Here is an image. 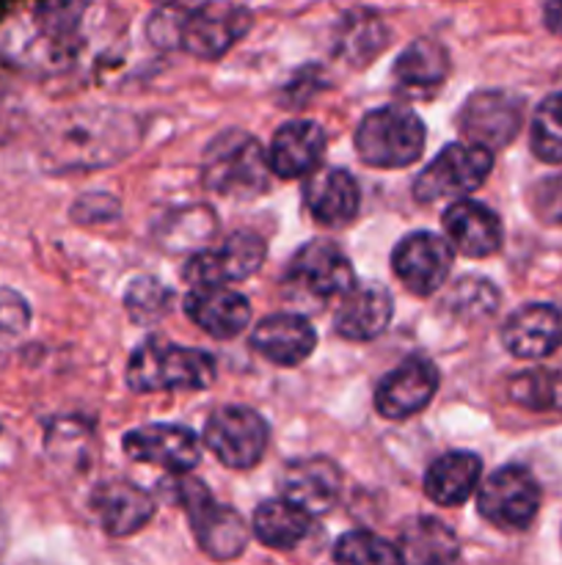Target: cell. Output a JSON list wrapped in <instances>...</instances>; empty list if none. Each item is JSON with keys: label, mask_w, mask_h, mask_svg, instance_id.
Wrapping results in <instances>:
<instances>
[{"label": "cell", "mask_w": 562, "mask_h": 565, "mask_svg": "<svg viewBox=\"0 0 562 565\" xmlns=\"http://www.w3.org/2000/svg\"><path fill=\"white\" fill-rule=\"evenodd\" d=\"M102 31V0H0V61L20 72L64 75Z\"/></svg>", "instance_id": "obj_1"}, {"label": "cell", "mask_w": 562, "mask_h": 565, "mask_svg": "<svg viewBox=\"0 0 562 565\" xmlns=\"http://www.w3.org/2000/svg\"><path fill=\"white\" fill-rule=\"evenodd\" d=\"M138 121L125 110L77 108L55 116L42 141L44 163L53 171L102 169L132 152Z\"/></svg>", "instance_id": "obj_2"}, {"label": "cell", "mask_w": 562, "mask_h": 565, "mask_svg": "<svg viewBox=\"0 0 562 565\" xmlns=\"http://www.w3.org/2000/svg\"><path fill=\"white\" fill-rule=\"evenodd\" d=\"M251 28V14L229 0H207V3L163 6L149 20L147 31L160 47H182L202 61H215L229 53Z\"/></svg>", "instance_id": "obj_3"}, {"label": "cell", "mask_w": 562, "mask_h": 565, "mask_svg": "<svg viewBox=\"0 0 562 565\" xmlns=\"http://www.w3.org/2000/svg\"><path fill=\"white\" fill-rule=\"evenodd\" d=\"M215 359L207 351L182 348L163 337H149L127 362V386L132 392H202L215 384Z\"/></svg>", "instance_id": "obj_4"}, {"label": "cell", "mask_w": 562, "mask_h": 565, "mask_svg": "<svg viewBox=\"0 0 562 565\" xmlns=\"http://www.w3.org/2000/svg\"><path fill=\"white\" fill-rule=\"evenodd\" d=\"M270 158L262 143L242 130H226L204 152L202 180L207 191L231 199H253L268 191Z\"/></svg>", "instance_id": "obj_5"}, {"label": "cell", "mask_w": 562, "mask_h": 565, "mask_svg": "<svg viewBox=\"0 0 562 565\" xmlns=\"http://www.w3.org/2000/svg\"><path fill=\"white\" fill-rule=\"evenodd\" d=\"M424 125L406 105L369 110L356 130L358 158L375 169H406L422 158Z\"/></svg>", "instance_id": "obj_6"}, {"label": "cell", "mask_w": 562, "mask_h": 565, "mask_svg": "<svg viewBox=\"0 0 562 565\" xmlns=\"http://www.w3.org/2000/svg\"><path fill=\"white\" fill-rule=\"evenodd\" d=\"M176 502L191 516L193 535L204 555H209L213 561H235L237 555H242L248 544L246 522L237 511L215 502L207 486L198 480H182L176 486Z\"/></svg>", "instance_id": "obj_7"}, {"label": "cell", "mask_w": 562, "mask_h": 565, "mask_svg": "<svg viewBox=\"0 0 562 565\" xmlns=\"http://www.w3.org/2000/svg\"><path fill=\"white\" fill-rule=\"evenodd\" d=\"M494 169V152L479 143H450L441 149L428 169L413 182V199L422 204L441 202V199H461L477 191L488 180Z\"/></svg>", "instance_id": "obj_8"}, {"label": "cell", "mask_w": 562, "mask_h": 565, "mask_svg": "<svg viewBox=\"0 0 562 565\" xmlns=\"http://www.w3.org/2000/svg\"><path fill=\"white\" fill-rule=\"evenodd\" d=\"M268 423L248 406H224L204 425V445L224 467L251 469L268 450Z\"/></svg>", "instance_id": "obj_9"}, {"label": "cell", "mask_w": 562, "mask_h": 565, "mask_svg": "<svg viewBox=\"0 0 562 565\" xmlns=\"http://www.w3.org/2000/svg\"><path fill=\"white\" fill-rule=\"evenodd\" d=\"M477 511L501 530H523L540 508V486L523 467H501L477 486Z\"/></svg>", "instance_id": "obj_10"}, {"label": "cell", "mask_w": 562, "mask_h": 565, "mask_svg": "<svg viewBox=\"0 0 562 565\" xmlns=\"http://www.w3.org/2000/svg\"><path fill=\"white\" fill-rule=\"evenodd\" d=\"M284 281L290 290L303 298H312V301L342 298L356 285L350 259L331 241H312L298 248V254L287 265Z\"/></svg>", "instance_id": "obj_11"}, {"label": "cell", "mask_w": 562, "mask_h": 565, "mask_svg": "<svg viewBox=\"0 0 562 565\" xmlns=\"http://www.w3.org/2000/svg\"><path fill=\"white\" fill-rule=\"evenodd\" d=\"M264 263V241L253 232H235L218 248L193 254L185 263L187 285L207 287V285H231L257 274Z\"/></svg>", "instance_id": "obj_12"}, {"label": "cell", "mask_w": 562, "mask_h": 565, "mask_svg": "<svg viewBox=\"0 0 562 565\" xmlns=\"http://www.w3.org/2000/svg\"><path fill=\"white\" fill-rule=\"evenodd\" d=\"M452 246L433 232H413L397 243L391 268L406 290L417 296H433L452 274Z\"/></svg>", "instance_id": "obj_13"}, {"label": "cell", "mask_w": 562, "mask_h": 565, "mask_svg": "<svg viewBox=\"0 0 562 565\" xmlns=\"http://www.w3.org/2000/svg\"><path fill=\"white\" fill-rule=\"evenodd\" d=\"M523 121V103L507 92H477L466 99L457 127L466 141L485 149L507 147Z\"/></svg>", "instance_id": "obj_14"}, {"label": "cell", "mask_w": 562, "mask_h": 565, "mask_svg": "<svg viewBox=\"0 0 562 565\" xmlns=\"http://www.w3.org/2000/svg\"><path fill=\"white\" fill-rule=\"evenodd\" d=\"M127 456L138 463H152L165 472L185 475L202 461L196 434L185 425H143L121 439Z\"/></svg>", "instance_id": "obj_15"}, {"label": "cell", "mask_w": 562, "mask_h": 565, "mask_svg": "<svg viewBox=\"0 0 562 565\" xmlns=\"http://www.w3.org/2000/svg\"><path fill=\"white\" fill-rule=\"evenodd\" d=\"M439 390V370L430 359L411 356L391 370L375 390V408L386 419H408L422 412Z\"/></svg>", "instance_id": "obj_16"}, {"label": "cell", "mask_w": 562, "mask_h": 565, "mask_svg": "<svg viewBox=\"0 0 562 565\" xmlns=\"http://www.w3.org/2000/svg\"><path fill=\"white\" fill-rule=\"evenodd\" d=\"M279 491L312 516H323L339 502L342 472L323 456L295 458L279 472Z\"/></svg>", "instance_id": "obj_17"}, {"label": "cell", "mask_w": 562, "mask_h": 565, "mask_svg": "<svg viewBox=\"0 0 562 565\" xmlns=\"http://www.w3.org/2000/svg\"><path fill=\"white\" fill-rule=\"evenodd\" d=\"M501 342L516 359H545L562 348V307L527 303L501 326Z\"/></svg>", "instance_id": "obj_18"}, {"label": "cell", "mask_w": 562, "mask_h": 565, "mask_svg": "<svg viewBox=\"0 0 562 565\" xmlns=\"http://www.w3.org/2000/svg\"><path fill=\"white\" fill-rule=\"evenodd\" d=\"M391 315H395V303H391L389 290L378 281H364V285H353L342 296L334 329L342 340L367 342L383 334L386 326L391 323Z\"/></svg>", "instance_id": "obj_19"}, {"label": "cell", "mask_w": 562, "mask_h": 565, "mask_svg": "<svg viewBox=\"0 0 562 565\" xmlns=\"http://www.w3.org/2000/svg\"><path fill=\"white\" fill-rule=\"evenodd\" d=\"M314 345H317V334H314L312 323L292 312L268 315L251 331L253 351L279 367H298L312 356Z\"/></svg>", "instance_id": "obj_20"}, {"label": "cell", "mask_w": 562, "mask_h": 565, "mask_svg": "<svg viewBox=\"0 0 562 565\" xmlns=\"http://www.w3.org/2000/svg\"><path fill=\"white\" fill-rule=\"evenodd\" d=\"M185 315L215 340H235L251 320V303L246 296L226 285L196 287L185 298Z\"/></svg>", "instance_id": "obj_21"}, {"label": "cell", "mask_w": 562, "mask_h": 565, "mask_svg": "<svg viewBox=\"0 0 562 565\" xmlns=\"http://www.w3.org/2000/svg\"><path fill=\"white\" fill-rule=\"evenodd\" d=\"M91 511L114 539L138 533L154 516L152 497L130 480H105L91 491Z\"/></svg>", "instance_id": "obj_22"}, {"label": "cell", "mask_w": 562, "mask_h": 565, "mask_svg": "<svg viewBox=\"0 0 562 565\" xmlns=\"http://www.w3.org/2000/svg\"><path fill=\"white\" fill-rule=\"evenodd\" d=\"M303 204L323 226H345L356 218L361 193L356 177L345 169L312 171L303 185Z\"/></svg>", "instance_id": "obj_23"}, {"label": "cell", "mask_w": 562, "mask_h": 565, "mask_svg": "<svg viewBox=\"0 0 562 565\" xmlns=\"http://www.w3.org/2000/svg\"><path fill=\"white\" fill-rule=\"evenodd\" d=\"M444 232L450 237V246L457 248L463 257L483 259L501 248L499 215L472 199L450 204L444 213Z\"/></svg>", "instance_id": "obj_24"}, {"label": "cell", "mask_w": 562, "mask_h": 565, "mask_svg": "<svg viewBox=\"0 0 562 565\" xmlns=\"http://www.w3.org/2000/svg\"><path fill=\"white\" fill-rule=\"evenodd\" d=\"M325 152V132L317 121L298 119L279 127L270 143V169L281 180H298L312 174Z\"/></svg>", "instance_id": "obj_25"}, {"label": "cell", "mask_w": 562, "mask_h": 565, "mask_svg": "<svg viewBox=\"0 0 562 565\" xmlns=\"http://www.w3.org/2000/svg\"><path fill=\"white\" fill-rule=\"evenodd\" d=\"M395 83L411 97H433L450 75V53L435 39H417L395 61Z\"/></svg>", "instance_id": "obj_26"}, {"label": "cell", "mask_w": 562, "mask_h": 565, "mask_svg": "<svg viewBox=\"0 0 562 565\" xmlns=\"http://www.w3.org/2000/svg\"><path fill=\"white\" fill-rule=\"evenodd\" d=\"M389 44V25L378 11L353 9L345 11L334 33V50L347 66L361 70L372 64Z\"/></svg>", "instance_id": "obj_27"}, {"label": "cell", "mask_w": 562, "mask_h": 565, "mask_svg": "<svg viewBox=\"0 0 562 565\" xmlns=\"http://www.w3.org/2000/svg\"><path fill=\"white\" fill-rule=\"evenodd\" d=\"M483 461L474 452H446L435 458L424 475V494L444 508H457L477 491Z\"/></svg>", "instance_id": "obj_28"}, {"label": "cell", "mask_w": 562, "mask_h": 565, "mask_svg": "<svg viewBox=\"0 0 562 565\" xmlns=\"http://www.w3.org/2000/svg\"><path fill=\"white\" fill-rule=\"evenodd\" d=\"M251 530L259 544L270 546V550H295L312 533V513H306L284 497L268 500L253 511Z\"/></svg>", "instance_id": "obj_29"}, {"label": "cell", "mask_w": 562, "mask_h": 565, "mask_svg": "<svg viewBox=\"0 0 562 565\" xmlns=\"http://www.w3.org/2000/svg\"><path fill=\"white\" fill-rule=\"evenodd\" d=\"M402 563H452L461 557L455 533L439 519L419 516L406 524L397 541Z\"/></svg>", "instance_id": "obj_30"}, {"label": "cell", "mask_w": 562, "mask_h": 565, "mask_svg": "<svg viewBox=\"0 0 562 565\" xmlns=\"http://www.w3.org/2000/svg\"><path fill=\"white\" fill-rule=\"evenodd\" d=\"M510 397L532 412H562V367L518 375L510 384Z\"/></svg>", "instance_id": "obj_31"}, {"label": "cell", "mask_w": 562, "mask_h": 565, "mask_svg": "<svg viewBox=\"0 0 562 565\" xmlns=\"http://www.w3.org/2000/svg\"><path fill=\"white\" fill-rule=\"evenodd\" d=\"M532 152L543 163H562V94H551L534 110Z\"/></svg>", "instance_id": "obj_32"}, {"label": "cell", "mask_w": 562, "mask_h": 565, "mask_svg": "<svg viewBox=\"0 0 562 565\" xmlns=\"http://www.w3.org/2000/svg\"><path fill=\"white\" fill-rule=\"evenodd\" d=\"M336 563H402L397 544H389L380 535L367 533V530H356L336 541L334 546Z\"/></svg>", "instance_id": "obj_33"}, {"label": "cell", "mask_w": 562, "mask_h": 565, "mask_svg": "<svg viewBox=\"0 0 562 565\" xmlns=\"http://www.w3.org/2000/svg\"><path fill=\"white\" fill-rule=\"evenodd\" d=\"M171 298H174V292L165 285H160L158 279H136L127 287L125 307L138 326H149L165 318V312L171 307Z\"/></svg>", "instance_id": "obj_34"}, {"label": "cell", "mask_w": 562, "mask_h": 565, "mask_svg": "<svg viewBox=\"0 0 562 565\" xmlns=\"http://www.w3.org/2000/svg\"><path fill=\"white\" fill-rule=\"evenodd\" d=\"M28 326H31V307L25 298L0 287V356H6L25 337Z\"/></svg>", "instance_id": "obj_35"}, {"label": "cell", "mask_w": 562, "mask_h": 565, "mask_svg": "<svg viewBox=\"0 0 562 565\" xmlns=\"http://www.w3.org/2000/svg\"><path fill=\"white\" fill-rule=\"evenodd\" d=\"M446 301L461 315H490L496 309V303H499V292H496V287L490 281L479 279V276H466V281L452 287Z\"/></svg>", "instance_id": "obj_36"}, {"label": "cell", "mask_w": 562, "mask_h": 565, "mask_svg": "<svg viewBox=\"0 0 562 565\" xmlns=\"http://www.w3.org/2000/svg\"><path fill=\"white\" fill-rule=\"evenodd\" d=\"M532 207L540 221L562 226V174L549 177L532 188Z\"/></svg>", "instance_id": "obj_37"}, {"label": "cell", "mask_w": 562, "mask_h": 565, "mask_svg": "<svg viewBox=\"0 0 562 565\" xmlns=\"http://www.w3.org/2000/svg\"><path fill=\"white\" fill-rule=\"evenodd\" d=\"M543 22L554 36H562V0H549V3H545Z\"/></svg>", "instance_id": "obj_38"}, {"label": "cell", "mask_w": 562, "mask_h": 565, "mask_svg": "<svg viewBox=\"0 0 562 565\" xmlns=\"http://www.w3.org/2000/svg\"><path fill=\"white\" fill-rule=\"evenodd\" d=\"M6 544H9V524H6L3 511H0V552L6 550Z\"/></svg>", "instance_id": "obj_39"}]
</instances>
